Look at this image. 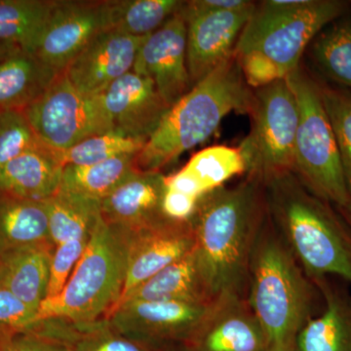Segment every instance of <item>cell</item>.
Returning a JSON list of instances; mask_svg holds the SVG:
<instances>
[{
  "label": "cell",
  "mask_w": 351,
  "mask_h": 351,
  "mask_svg": "<svg viewBox=\"0 0 351 351\" xmlns=\"http://www.w3.org/2000/svg\"><path fill=\"white\" fill-rule=\"evenodd\" d=\"M112 0H56L34 54L62 73L100 32L110 29Z\"/></svg>",
  "instance_id": "cell-10"
},
{
  "label": "cell",
  "mask_w": 351,
  "mask_h": 351,
  "mask_svg": "<svg viewBox=\"0 0 351 351\" xmlns=\"http://www.w3.org/2000/svg\"><path fill=\"white\" fill-rule=\"evenodd\" d=\"M61 337L71 351H162L165 348L124 336L107 317L80 324L62 320Z\"/></svg>",
  "instance_id": "cell-30"
},
{
  "label": "cell",
  "mask_w": 351,
  "mask_h": 351,
  "mask_svg": "<svg viewBox=\"0 0 351 351\" xmlns=\"http://www.w3.org/2000/svg\"><path fill=\"white\" fill-rule=\"evenodd\" d=\"M320 91L336 138L346 189L351 201V90L320 87Z\"/></svg>",
  "instance_id": "cell-33"
},
{
  "label": "cell",
  "mask_w": 351,
  "mask_h": 351,
  "mask_svg": "<svg viewBox=\"0 0 351 351\" xmlns=\"http://www.w3.org/2000/svg\"><path fill=\"white\" fill-rule=\"evenodd\" d=\"M337 0H269L256 7L240 34L234 55L257 53L288 76L323 27L346 10Z\"/></svg>",
  "instance_id": "cell-6"
},
{
  "label": "cell",
  "mask_w": 351,
  "mask_h": 351,
  "mask_svg": "<svg viewBox=\"0 0 351 351\" xmlns=\"http://www.w3.org/2000/svg\"><path fill=\"white\" fill-rule=\"evenodd\" d=\"M162 351H189V348L184 345H175L167 346Z\"/></svg>",
  "instance_id": "cell-41"
},
{
  "label": "cell",
  "mask_w": 351,
  "mask_h": 351,
  "mask_svg": "<svg viewBox=\"0 0 351 351\" xmlns=\"http://www.w3.org/2000/svg\"><path fill=\"white\" fill-rule=\"evenodd\" d=\"M254 101L255 93L232 55L166 112L136 156L138 170L161 172L184 152L206 142L230 112L250 115Z\"/></svg>",
  "instance_id": "cell-3"
},
{
  "label": "cell",
  "mask_w": 351,
  "mask_h": 351,
  "mask_svg": "<svg viewBox=\"0 0 351 351\" xmlns=\"http://www.w3.org/2000/svg\"><path fill=\"white\" fill-rule=\"evenodd\" d=\"M100 97L112 132L145 142L170 108L154 82L134 71L113 82Z\"/></svg>",
  "instance_id": "cell-16"
},
{
  "label": "cell",
  "mask_w": 351,
  "mask_h": 351,
  "mask_svg": "<svg viewBox=\"0 0 351 351\" xmlns=\"http://www.w3.org/2000/svg\"><path fill=\"white\" fill-rule=\"evenodd\" d=\"M147 36H131L108 29L100 32L64 71L77 91L99 96L113 82L130 73Z\"/></svg>",
  "instance_id": "cell-15"
},
{
  "label": "cell",
  "mask_w": 351,
  "mask_h": 351,
  "mask_svg": "<svg viewBox=\"0 0 351 351\" xmlns=\"http://www.w3.org/2000/svg\"><path fill=\"white\" fill-rule=\"evenodd\" d=\"M0 351H71V348L63 339L32 330L1 337Z\"/></svg>",
  "instance_id": "cell-37"
},
{
  "label": "cell",
  "mask_w": 351,
  "mask_h": 351,
  "mask_svg": "<svg viewBox=\"0 0 351 351\" xmlns=\"http://www.w3.org/2000/svg\"><path fill=\"white\" fill-rule=\"evenodd\" d=\"M21 50H23L22 48L15 44L0 43V62L12 56L13 54Z\"/></svg>",
  "instance_id": "cell-39"
},
{
  "label": "cell",
  "mask_w": 351,
  "mask_h": 351,
  "mask_svg": "<svg viewBox=\"0 0 351 351\" xmlns=\"http://www.w3.org/2000/svg\"><path fill=\"white\" fill-rule=\"evenodd\" d=\"M267 219L265 188L254 178L215 189L198 202L189 219L193 250L213 301L225 295L246 298L252 255Z\"/></svg>",
  "instance_id": "cell-1"
},
{
  "label": "cell",
  "mask_w": 351,
  "mask_h": 351,
  "mask_svg": "<svg viewBox=\"0 0 351 351\" xmlns=\"http://www.w3.org/2000/svg\"><path fill=\"white\" fill-rule=\"evenodd\" d=\"M286 80L299 106L292 173L314 195L343 209L351 201L320 86L300 66Z\"/></svg>",
  "instance_id": "cell-7"
},
{
  "label": "cell",
  "mask_w": 351,
  "mask_h": 351,
  "mask_svg": "<svg viewBox=\"0 0 351 351\" xmlns=\"http://www.w3.org/2000/svg\"><path fill=\"white\" fill-rule=\"evenodd\" d=\"M145 143L112 131L85 138L71 149L59 152V156L64 167L66 165H91L117 156L138 154Z\"/></svg>",
  "instance_id": "cell-32"
},
{
  "label": "cell",
  "mask_w": 351,
  "mask_h": 351,
  "mask_svg": "<svg viewBox=\"0 0 351 351\" xmlns=\"http://www.w3.org/2000/svg\"><path fill=\"white\" fill-rule=\"evenodd\" d=\"M50 239L54 246L88 239L101 217L100 201L59 191L44 201Z\"/></svg>",
  "instance_id": "cell-26"
},
{
  "label": "cell",
  "mask_w": 351,
  "mask_h": 351,
  "mask_svg": "<svg viewBox=\"0 0 351 351\" xmlns=\"http://www.w3.org/2000/svg\"><path fill=\"white\" fill-rule=\"evenodd\" d=\"M181 171L204 196L235 176L246 174V163L239 147L215 145L195 154Z\"/></svg>",
  "instance_id": "cell-28"
},
{
  "label": "cell",
  "mask_w": 351,
  "mask_h": 351,
  "mask_svg": "<svg viewBox=\"0 0 351 351\" xmlns=\"http://www.w3.org/2000/svg\"><path fill=\"white\" fill-rule=\"evenodd\" d=\"M38 322V311L0 286V338L29 331Z\"/></svg>",
  "instance_id": "cell-35"
},
{
  "label": "cell",
  "mask_w": 351,
  "mask_h": 351,
  "mask_svg": "<svg viewBox=\"0 0 351 351\" xmlns=\"http://www.w3.org/2000/svg\"><path fill=\"white\" fill-rule=\"evenodd\" d=\"M56 0H0V43L34 53Z\"/></svg>",
  "instance_id": "cell-27"
},
{
  "label": "cell",
  "mask_w": 351,
  "mask_h": 351,
  "mask_svg": "<svg viewBox=\"0 0 351 351\" xmlns=\"http://www.w3.org/2000/svg\"><path fill=\"white\" fill-rule=\"evenodd\" d=\"M178 0H112L110 29L131 36H147L158 29L176 12Z\"/></svg>",
  "instance_id": "cell-29"
},
{
  "label": "cell",
  "mask_w": 351,
  "mask_h": 351,
  "mask_svg": "<svg viewBox=\"0 0 351 351\" xmlns=\"http://www.w3.org/2000/svg\"><path fill=\"white\" fill-rule=\"evenodd\" d=\"M339 210H341V213H343L346 223H348V228H350L351 232V202L348 206Z\"/></svg>",
  "instance_id": "cell-40"
},
{
  "label": "cell",
  "mask_w": 351,
  "mask_h": 351,
  "mask_svg": "<svg viewBox=\"0 0 351 351\" xmlns=\"http://www.w3.org/2000/svg\"><path fill=\"white\" fill-rule=\"evenodd\" d=\"M47 242L52 241L45 203L0 195V257Z\"/></svg>",
  "instance_id": "cell-24"
},
{
  "label": "cell",
  "mask_w": 351,
  "mask_h": 351,
  "mask_svg": "<svg viewBox=\"0 0 351 351\" xmlns=\"http://www.w3.org/2000/svg\"><path fill=\"white\" fill-rule=\"evenodd\" d=\"M254 93L250 134L239 147L246 163L245 175L263 184L293 172L299 106L286 78Z\"/></svg>",
  "instance_id": "cell-8"
},
{
  "label": "cell",
  "mask_w": 351,
  "mask_h": 351,
  "mask_svg": "<svg viewBox=\"0 0 351 351\" xmlns=\"http://www.w3.org/2000/svg\"><path fill=\"white\" fill-rule=\"evenodd\" d=\"M179 10L147 36L132 69L149 78L170 108L193 88L186 64L188 25Z\"/></svg>",
  "instance_id": "cell-12"
},
{
  "label": "cell",
  "mask_w": 351,
  "mask_h": 351,
  "mask_svg": "<svg viewBox=\"0 0 351 351\" xmlns=\"http://www.w3.org/2000/svg\"><path fill=\"white\" fill-rule=\"evenodd\" d=\"M58 75L34 53L24 50L0 62V112H23L47 90Z\"/></svg>",
  "instance_id": "cell-23"
},
{
  "label": "cell",
  "mask_w": 351,
  "mask_h": 351,
  "mask_svg": "<svg viewBox=\"0 0 351 351\" xmlns=\"http://www.w3.org/2000/svg\"><path fill=\"white\" fill-rule=\"evenodd\" d=\"M256 4L235 11H207L184 16L188 25L186 64L193 87L232 57ZM182 14V13H181Z\"/></svg>",
  "instance_id": "cell-14"
},
{
  "label": "cell",
  "mask_w": 351,
  "mask_h": 351,
  "mask_svg": "<svg viewBox=\"0 0 351 351\" xmlns=\"http://www.w3.org/2000/svg\"><path fill=\"white\" fill-rule=\"evenodd\" d=\"M154 301L215 302L210 297L203 280L195 250L164 267L149 280L132 290L120 300L112 311L124 302Z\"/></svg>",
  "instance_id": "cell-22"
},
{
  "label": "cell",
  "mask_w": 351,
  "mask_h": 351,
  "mask_svg": "<svg viewBox=\"0 0 351 351\" xmlns=\"http://www.w3.org/2000/svg\"><path fill=\"white\" fill-rule=\"evenodd\" d=\"M213 302H127L107 318L124 336L164 348L188 343Z\"/></svg>",
  "instance_id": "cell-11"
},
{
  "label": "cell",
  "mask_w": 351,
  "mask_h": 351,
  "mask_svg": "<svg viewBox=\"0 0 351 351\" xmlns=\"http://www.w3.org/2000/svg\"><path fill=\"white\" fill-rule=\"evenodd\" d=\"M184 346L189 351H267L265 332L241 295L216 300Z\"/></svg>",
  "instance_id": "cell-17"
},
{
  "label": "cell",
  "mask_w": 351,
  "mask_h": 351,
  "mask_svg": "<svg viewBox=\"0 0 351 351\" xmlns=\"http://www.w3.org/2000/svg\"><path fill=\"white\" fill-rule=\"evenodd\" d=\"M2 285V274H1V267H0V286Z\"/></svg>",
  "instance_id": "cell-42"
},
{
  "label": "cell",
  "mask_w": 351,
  "mask_h": 351,
  "mask_svg": "<svg viewBox=\"0 0 351 351\" xmlns=\"http://www.w3.org/2000/svg\"><path fill=\"white\" fill-rule=\"evenodd\" d=\"M54 250V244L47 242L1 256L2 287L38 311L47 297Z\"/></svg>",
  "instance_id": "cell-21"
},
{
  "label": "cell",
  "mask_w": 351,
  "mask_h": 351,
  "mask_svg": "<svg viewBox=\"0 0 351 351\" xmlns=\"http://www.w3.org/2000/svg\"><path fill=\"white\" fill-rule=\"evenodd\" d=\"M24 112L7 110L0 114V170L29 149L41 147ZM45 147V145H44Z\"/></svg>",
  "instance_id": "cell-34"
},
{
  "label": "cell",
  "mask_w": 351,
  "mask_h": 351,
  "mask_svg": "<svg viewBox=\"0 0 351 351\" xmlns=\"http://www.w3.org/2000/svg\"><path fill=\"white\" fill-rule=\"evenodd\" d=\"M270 221L313 281L338 276L351 286V232L330 203L293 173L263 184Z\"/></svg>",
  "instance_id": "cell-2"
},
{
  "label": "cell",
  "mask_w": 351,
  "mask_h": 351,
  "mask_svg": "<svg viewBox=\"0 0 351 351\" xmlns=\"http://www.w3.org/2000/svg\"><path fill=\"white\" fill-rule=\"evenodd\" d=\"M313 288L267 214L252 255L246 292L267 351H294L300 332L313 318Z\"/></svg>",
  "instance_id": "cell-4"
},
{
  "label": "cell",
  "mask_w": 351,
  "mask_h": 351,
  "mask_svg": "<svg viewBox=\"0 0 351 351\" xmlns=\"http://www.w3.org/2000/svg\"><path fill=\"white\" fill-rule=\"evenodd\" d=\"M23 112L41 144L57 152L112 131L100 95L80 93L64 71Z\"/></svg>",
  "instance_id": "cell-9"
},
{
  "label": "cell",
  "mask_w": 351,
  "mask_h": 351,
  "mask_svg": "<svg viewBox=\"0 0 351 351\" xmlns=\"http://www.w3.org/2000/svg\"><path fill=\"white\" fill-rule=\"evenodd\" d=\"M63 169L59 152L29 149L0 170V195L44 202L59 191Z\"/></svg>",
  "instance_id": "cell-19"
},
{
  "label": "cell",
  "mask_w": 351,
  "mask_h": 351,
  "mask_svg": "<svg viewBox=\"0 0 351 351\" xmlns=\"http://www.w3.org/2000/svg\"><path fill=\"white\" fill-rule=\"evenodd\" d=\"M313 54L325 75L351 90V22L319 34L314 41Z\"/></svg>",
  "instance_id": "cell-31"
},
{
  "label": "cell",
  "mask_w": 351,
  "mask_h": 351,
  "mask_svg": "<svg viewBox=\"0 0 351 351\" xmlns=\"http://www.w3.org/2000/svg\"><path fill=\"white\" fill-rule=\"evenodd\" d=\"M91 237V235H90ZM88 239L73 240L55 247L51 263V276L46 300L57 297L63 291L75 265L86 249Z\"/></svg>",
  "instance_id": "cell-36"
},
{
  "label": "cell",
  "mask_w": 351,
  "mask_h": 351,
  "mask_svg": "<svg viewBox=\"0 0 351 351\" xmlns=\"http://www.w3.org/2000/svg\"><path fill=\"white\" fill-rule=\"evenodd\" d=\"M1 112H0V114H1Z\"/></svg>",
  "instance_id": "cell-43"
},
{
  "label": "cell",
  "mask_w": 351,
  "mask_h": 351,
  "mask_svg": "<svg viewBox=\"0 0 351 351\" xmlns=\"http://www.w3.org/2000/svg\"><path fill=\"white\" fill-rule=\"evenodd\" d=\"M162 172L138 171L100 201L101 215L108 226L132 230L165 218Z\"/></svg>",
  "instance_id": "cell-18"
},
{
  "label": "cell",
  "mask_w": 351,
  "mask_h": 351,
  "mask_svg": "<svg viewBox=\"0 0 351 351\" xmlns=\"http://www.w3.org/2000/svg\"><path fill=\"white\" fill-rule=\"evenodd\" d=\"M119 232L128 245L125 283L119 301L195 248V235L189 221H175L165 217L136 230Z\"/></svg>",
  "instance_id": "cell-13"
},
{
  "label": "cell",
  "mask_w": 351,
  "mask_h": 351,
  "mask_svg": "<svg viewBox=\"0 0 351 351\" xmlns=\"http://www.w3.org/2000/svg\"><path fill=\"white\" fill-rule=\"evenodd\" d=\"M127 263L125 237L101 215L63 291L39 307L38 322L62 319L80 324L107 317L121 297Z\"/></svg>",
  "instance_id": "cell-5"
},
{
  "label": "cell",
  "mask_w": 351,
  "mask_h": 351,
  "mask_svg": "<svg viewBox=\"0 0 351 351\" xmlns=\"http://www.w3.org/2000/svg\"><path fill=\"white\" fill-rule=\"evenodd\" d=\"M325 300V308L311 318L295 341L294 351H351V295L330 285L328 279L314 283Z\"/></svg>",
  "instance_id": "cell-20"
},
{
  "label": "cell",
  "mask_w": 351,
  "mask_h": 351,
  "mask_svg": "<svg viewBox=\"0 0 351 351\" xmlns=\"http://www.w3.org/2000/svg\"><path fill=\"white\" fill-rule=\"evenodd\" d=\"M254 2L246 0H195L182 1L180 12L182 16L207 12V11H235L248 8Z\"/></svg>",
  "instance_id": "cell-38"
},
{
  "label": "cell",
  "mask_w": 351,
  "mask_h": 351,
  "mask_svg": "<svg viewBox=\"0 0 351 351\" xmlns=\"http://www.w3.org/2000/svg\"><path fill=\"white\" fill-rule=\"evenodd\" d=\"M136 156L126 154L91 165L64 166L60 189L101 201L138 172Z\"/></svg>",
  "instance_id": "cell-25"
}]
</instances>
